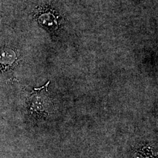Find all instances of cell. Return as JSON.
I'll return each mask as SVG.
<instances>
[{
	"mask_svg": "<svg viewBox=\"0 0 158 158\" xmlns=\"http://www.w3.org/2000/svg\"><path fill=\"white\" fill-rule=\"evenodd\" d=\"M43 88L38 89V92L32 96L31 109L35 113H44L48 114V113H49L48 111L49 108H52V103L48 97L43 93Z\"/></svg>",
	"mask_w": 158,
	"mask_h": 158,
	"instance_id": "1",
	"label": "cell"
}]
</instances>
